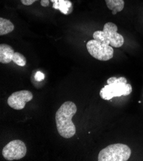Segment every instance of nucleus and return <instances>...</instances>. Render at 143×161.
<instances>
[{
    "label": "nucleus",
    "instance_id": "1",
    "mask_svg": "<svg viewBox=\"0 0 143 161\" xmlns=\"http://www.w3.org/2000/svg\"><path fill=\"white\" fill-rule=\"evenodd\" d=\"M77 108L72 102H66L58 109L55 114V121L58 134L63 137L69 139L74 136L76 126L72 121Z\"/></svg>",
    "mask_w": 143,
    "mask_h": 161
},
{
    "label": "nucleus",
    "instance_id": "2",
    "mask_svg": "<svg viewBox=\"0 0 143 161\" xmlns=\"http://www.w3.org/2000/svg\"><path fill=\"white\" fill-rule=\"evenodd\" d=\"M107 85L103 87L100 92L101 98L105 100H110L114 97L128 96L132 91V87L127 84L124 77H111L107 81Z\"/></svg>",
    "mask_w": 143,
    "mask_h": 161
},
{
    "label": "nucleus",
    "instance_id": "3",
    "mask_svg": "<svg viewBox=\"0 0 143 161\" xmlns=\"http://www.w3.org/2000/svg\"><path fill=\"white\" fill-rule=\"evenodd\" d=\"M93 38L94 40L115 47H121L124 42L123 37L118 33L117 25L111 22L105 24L103 31H94Z\"/></svg>",
    "mask_w": 143,
    "mask_h": 161
},
{
    "label": "nucleus",
    "instance_id": "4",
    "mask_svg": "<svg viewBox=\"0 0 143 161\" xmlns=\"http://www.w3.org/2000/svg\"><path fill=\"white\" fill-rule=\"evenodd\" d=\"M132 151L126 144H113L102 149L98 157V161H126L129 159Z\"/></svg>",
    "mask_w": 143,
    "mask_h": 161
},
{
    "label": "nucleus",
    "instance_id": "5",
    "mask_svg": "<svg viewBox=\"0 0 143 161\" xmlns=\"http://www.w3.org/2000/svg\"><path fill=\"white\" fill-rule=\"evenodd\" d=\"M86 47L89 54L99 60L107 61L114 56L113 47L107 44L100 42L96 40H91L87 42Z\"/></svg>",
    "mask_w": 143,
    "mask_h": 161
},
{
    "label": "nucleus",
    "instance_id": "6",
    "mask_svg": "<svg viewBox=\"0 0 143 161\" xmlns=\"http://www.w3.org/2000/svg\"><path fill=\"white\" fill-rule=\"evenodd\" d=\"M26 147L21 140H14L9 142L3 148L2 155L7 160H19L26 154Z\"/></svg>",
    "mask_w": 143,
    "mask_h": 161
},
{
    "label": "nucleus",
    "instance_id": "7",
    "mask_svg": "<svg viewBox=\"0 0 143 161\" xmlns=\"http://www.w3.org/2000/svg\"><path fill=\"white\" fill-rule=\"evenodd\" d=\"M33 99V94L29 91H20L12 93L8 98V105L15 110H21L26 103Z\"/></svg>",
    "mask_w": 143,
    "mask_h": 161
},
{
    "label": "nucleus",
    "instance_id": "8",
    "mask_svg": "<svg viewBox=\"0 0 143 161\" xmlns=\"http://www.w3.org/2000/svg\"><path fill=\"white\" fill-rule=\"evenodd\" d=\"M15 52L13 48L6 44L0 45V62L2 64H8L12 61V58Z\"/></svg>",
    "mask_w": 143,
    "mask_h": 161
},
{
    "label": "nucleus",
    "instance_id": "9",
    "mask_svg": "<svg viewBox=\"0 0 143 161\" xmlns=\"http://www.w3.org/2000/svg\"><path fill=\"white\" fill-rule=\"evenodd\" d=\"M53 3V8L59 10L62 14L68 15L72 12V3L69 0H51Z\"/></svg>",
    "mask_w": 143,
    "mask_h": 161
},
{
    "label": "nucleus",
    "instance_id": "10",
    "mask_svg": "<svg viewBox=\"0 0 143 161\" xmlns=\"http://www.w3.org/2000/svg\"><path fill=\"white\" fill-rule=\"evenodd\" d=\"M14 25L8 19L0 18V36H4L12 32L14 30Z\"/></svg>",
    "mask_w": 143,
    "mask_h": 161
},
{
    "label": "nucleus",
    "instance_id": "11",
    "mask_svg": "<svg viewBox=\"0 0 143 161\" xmlns=\"http://www.w3.org/2000/svg\"><path fill=\"white\" fill-rule=\"evenodd\" d=\"M108 9L117 12L122 11L124 7V0H105Z\"/></svg>",
    "mask_w": 143,
    "mask_h": 161
},
{
    "label": "nucleus",
    "instance_id": "12",
    "mask_svg": "<svg viewBox=\"0 0 143 161\" xmlns=\"http://www.w3.org/2000/svg\"><path fill=\"white\" fill-rule=\"evenodd\" d=\"M12 61L15 64L21 67L25 66L26 64V60L25 56L18 52H15L12 58Z\"/></svg>",
    "mask_w": 143,
    "mask_h": 161
},
{
    "label": "nucleus",
    "instance_id": "13",
    "mask_svg": "<svg viewBox=\"0 0 143 161\" xmlns=\"http://www.w3.org/2000/svg\"><path fill=\"white\" fill-rule=\"evenodd\" d=\"M34 77H35V80H36V81H37V82H41V81H42V80H44L45 75H44V74L42 73V72H41V71H37V72L36 73Z\"/></svg>",
    "mask_w": 143,
    "mask_h": 161
},
{
    "label": "nucleus",
    "instance_id": "14",
    "mask_svg": "<svg viewBox=\"0 0 143 161\" xmlns=\"http://www.w3.org/2000/svg\"><path fill=\"white\" fill-rule=\"evenodd\" d=\"M37 1H38V0H21V3L24 5H26V6H29V5H32L34 3L36 2Z\"/></svg>",
    "mask_w": 143,
    "mask_h": 161
},
{
    "label": "nucleus",
    "instance_id": "15",
    "mask_svg": "<svg viewBox=\"0 0 143 161\" xmlns=\"http://www.w3.org/2000/svg\"><path fill=\"white\" fill-rule=\"evenodd\" d=\"M41 5L42 7H47L50 5V0H41Z\"/></svg>",
    "mask_w": 143,
    "mask_h": 161
}]
</instances>
